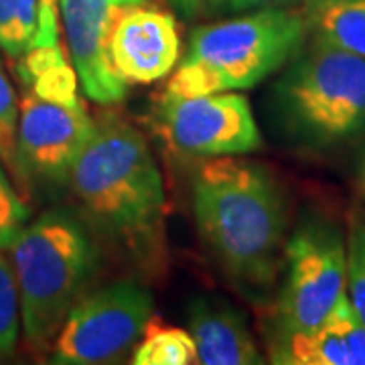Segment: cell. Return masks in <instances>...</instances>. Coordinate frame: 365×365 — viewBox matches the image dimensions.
I'll return each mask as SVG.
<instances>
[{"mask_svg": "<svg viewBox=\"0 0 365 365\" xmlns=\"http://www.w3.org/2000/svg\"><path fill=\"white\" fill-rule=\"evenodd\" d=\"M169 4L175 9V13L181 14L187 21H195L201 16L217 14L220 0H169Z\"/></svg>", "mask_w": 365, "mask_h": 365, "instance_id": "603a6c76", "label": "cell"}, {"mask_svg": "<svg viewBox=\"0 0 365 365\" xmlns=\"http://www.w3.org/2000/svg\"><path fill=\"white\" fill-rule=\"evenodd\" d=\"M155 300L138 280H116L86 292L67 313L51 343L49 364H120L143 337Z\"/></svg>", "mask_w": 365, "mask_h": 365, "instance_id": "52a82bcc", "label": "cell"}, {"mask_svg": "<svg viewBox=\"0 0 365 365\" xmlns=\"http://www.w3.org/2000/svg\"><path fill=\"white\" fill-rule=\"evenodd\" d=\"M37 0H0V49L19 59L37 37Z\"/></svg>", "mask_w": 365, "mask_h": 365, "instance_id": "2e32d148", "label": "cell"}, {"mask_svg": "<svg viewBox=\"0 0 365 365\" xmlns=\"http://www.w3.org/2000/svg\"><path fill=\"white\" fill-rule=\"evenodd\" d=\"M309 39L365 59V0H302Z\"/></svg>", "mask_w": 365, "mask_h": 365, "instance_id": "5bb4252c", "label": "cell"}, {"mask_svg": "<svg viewBox=\"0 0 365 365\" xmlns=\"http://www.w3.org/2000/svg\"><path fill=\"white\" fill-rule=\"evenodd\" d=\"M21 333V302L9 256L0 250V361L11 357Z\"/></svg>", "mask_w": 365, "mask_h": 365, "instance_id": "ac0fdd59", "label": "cell"}, {"mask_svg": "<svg viewBox=\"0 0 365 365\" xmlns=\"http://www.w3.org/2000/svg\"><path fill=\"white\" fill-rule=\"evenodd\" d=\"M67 185L93 234L122 258L148 274L167 266L163 177L132 124L114 114L98 118Z\"/></svg>", "mask_w": 365, "mask_h": 365, "instance_id": "6da1fadb", "label": "cell"}, {"mask_svg": "<svg viewBox=\"0 0 365 365\" xmlns=\"http://www.w3.org/2000/svg\"><path fill=\"white\" fill-rule=\"evenodd\" d=\"M37 19L33 47H59V0H37Z\"/></svg>", "mask_w": 365, "mask_h": 365, "instance_id": "44dd1931", "label": "cell"}, {"mask_svg": "<svg viewBox=\"0 0 365 365\" xmlns=\"http://www.w3.org/2000/svg\"><path fill=\"white\" fill-rule=\"evenodd\" d=\"M282 270L272 341L321 325L345 294L347 252L339 223L321 213L302 217L288 235Z\"/></svg>", "mask_w": 365, "mask_h": 365, "instance_id": "8992f818", "label": "cell"}, {"mask_svg": "<svg viewBox=\"0 0 365 365\" xmlns=\"http://www.w3.org/2000/svg\"><path fill=\"white\" fill-rule=\"evenodd\" d=\"M130 361L134 365L197 364L195 341L185 329L165 327L150 319L143 333V343L132 351Z\"/></svg>", "mask_w": 365, "mask_h": 365, "instance_id": "9a60e30c", "label": "cell"}, {"mask_svg": "<svg viewBox=\"0 0 365 365\" xmlns=\"http://www.w3.org/2000/svg\"><path fill=\"white\" fill-rule=\"evenodd\" d=\"M143 2L148 0H59L71 63L86 98L96 104H120L128 93L110 59V35L118 16Z\"/></svg>", "mask_w": 365, "mask_h": 365, "instance_id": "30bf717a", "label": "cell"}, {"mask_svg": "<svg viewBox=\"0 0 365 365\" xmlns=\"http://www.w3.org/2000/svg\"><path fill=\"white\" fill-rule=\"evenodd\" d=\"M16 122H19V96L0 61V163L9 175L16 173L14 148H16Z\"/></svg>", "mask_w": 365, "mask_h": 365, "instance_id": "ffe728a7", "label": "cell"}, {"mask_svg": "<svg viewBox=\"0 0 365 365\" xmlns=\"http://www.w3.org/2000/svg\"><path fill=\"white\" fill-rule=\"evenodd\" d=\"M197 230L250 300L270 297L288 240V195L268 167L240 157L203 160L193 175Z\"/></svg>", "mask_w": 365, "mask_h": 365, "instance_id": "7a4b0ae2", "label": "cell"}, {"mask_svg": "<svg viewBox=\"0 0 365 365\" xmlns=\"http://www.w3.org/2000/svg\"><path fill=\"white\" fill-rule=\"evenodd\" d=\"M302 0H220L217 14H237L258 11V9H280V6H297Z\"/></svg>", "mask_w": 365, "mask_h": 365, "instance_id": "7402d4cb", "label": "cell"}, {"mask_svg": "<svg viewBox=\"0 0 365 365\" xmlns=\"http://www.w3.org/2000/svg\"><path fill=\"white\" fill-rule=\"evenodd\" d=\"M272 114L288 143L331 153L365 140V59L307 41L272 88Z\"/></svg>", "mask_w": 365, "mask_h": 365, "instance_id": "5b68a950", "label": "cell"}, {"mask_svg": "<svg viewBox=\"0 0 365 365\" xmlns=\"http://www.w3.org/2000/svg\"><path fill=\"white\" fill-rule=\"evenodd\" d=\"M98 235L71 209L57 207L26 222L9 246L21 327L29 345L49 349L53 339L102 266Z\"/></svg>", "mask_w": 365, "mask_h": 365, "instance_id": "3957f363", "label": "cell"}, {"mask_svg": "<svg viewBox=\"0 0 365 365\" xmlns=\"http://www.w3.org/2000/svg\"><path fill=\"white\" fill-rule=\"evenodd\" d=\"M278 365H365V325L343 294L321 325L270 341Z\"/></svg>", "mask_w": 365, "mask_h": 365, "instance_id": "7c38bea8", "label": "cell"}, {"mask_svg": "<svg viewBox=\"0 0 365 365\" xmlns=\"http://www.w3.org/2000/svg\"><path fill=\"white\" fill-rule=\"evenodd\" d=\"M158 122L167 140L191 157H244L262 148L260 128L250 102L237 91L165 93Z\"/></svg>", "mask_w": 365, "mask_h": 365, "instance_id": "9c48e42d", "label": "cell"}, {"mask_svg": "<svg viewBox=\"0 0 365 365\" xmlns=\"http://www.w3.org/2000/svg\"><path fill=\"white\" fill-rule=\"evenodd\" d=\"M91 132L93 120L81 102L61 104L25 90L19 100L14 182L25 191L31 185H67Z\"/></svg>", "mask_w": 365, "mask_h": 365, "instance_id": "ba28073f", "label": "cell"}, {"mask_svg": "<svg viewBox=\"0 0 365 365\" xmlns=\"http://www.w3.org/2000/svg\"><path fill=\"white\" fill-rule=\"evenodd\" d=\"M31 217V209L21 197V191L14 187L13 177L6 173V167L0 163V250L11 246L16 234Z\"/></svg>", "mask_w": 365, "mask_h": 365, "instance_id": "d6986e66", "label": "cell"}, {"mask_svg": "<svg viewBox=\"0 0 365 365\" xmlns=\"http://www.w3.org/2000/svg\"><path fill=\"white\" fill-rule=\"evenodd\" d=\"M181 55L175 16L148 2L128 6L110 35V59L128 86L167 78Z\"/></svg>", "mask_w": 365, "mask_h": 365, "instance_id": "8fae6325", "label": "cell"}, {"mask_svg": "<svg viewBox=\"0 0 365 365\" xmlns=\"http://www.w3.org/2000/svg\"><path fill=\"white\" fill-rule=\"evenodd\" d=\"M345 294L365 325V217L361 215H353L349 222L345 234Z\"/></svg>", "mask_w": 365, "mask_h": 365, "instance_id": "e0dca14e", "label": "cell"}, {"mask_svg": "<svg viewBox=\"0 0 365 365\" xmlns=\"http://www.w3.org/2000/svg\"><path fill=\"white\" fill-rule=\"evenodd\" d=\"M353 181H355L357 191L365 197V140L359 143V150L353 160Z\"/></svg>", "mask_w": 365, "mask_h": 365, "instance_id": "cb8c5ba5", "label": "cell"}, {"mask_svg": "<svg viewBox=\"0 0 365 365\" xmlns=\"http://www.w3.org/2000/svg\"><path fill=\"white\" fill-rule=\"evenodd\" d=\"M187 323L195 341L197 364L260 365L266 361L244 314L225 300L207 297L191 300Z\"/></svg>", "mask_w": 365, "mask_h": 365, "instance_id": "4fadbf2b", "label": "cell"}, {"mask_svg": "<svg viewBox=\"0 0 365 365\" xmlns=\"http://www.w3.org/2000/svg\"><path fill=\"white\" fill-rule=\"evenodd\" d=\"M307 41L304 16L294 6L258 9L197 26L165 93L203 96L250 90L282 71Z\"/></svg>", "mask_w": 365, "mask_h": 365, "instance_id": "277c9868", "label": "cell"}]
</instances>
